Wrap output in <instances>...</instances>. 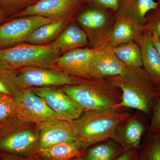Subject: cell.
<instances>
[{"instance_id": "obj_22", "label": "cell", "mask_w": 160, "mask_h": 160, "mask_svg": "<svg viewBox=\"0 0 160 160\" xmlns=\"http://www.w3.org/2000/svg\"><path fill=\"white\" fill-rule=\"evenodd\" d=\"M150 136L139 160H160V131H150Z\"/></svg>"}, {"instance_id": "obj_15", "label": "cell", "mask_w": 160, "mask_h": 160, "mask_svg": "<svg viewBox=\"0 0 160 160\" xmlns=\"http://www.w3.org/2000/svg\"><path fill=\"white\" fill-rule=\"evenodd\" d=\"M88 44L86 33L75 24L68 26L50 44L52 47L65 53L78 48H82Z\"/></svg>"}, {"instance_id": "obj_30", "label": "cell", "mask_w": 160, "mask_h": 160, "mask_svg": "<svg viewBox=\"0 0 160 160\" xmlns=\"http://www.w3.org/2000/svg\"><path fill=\"white\" fill-rule=\"evenodd\" d=\"M114 160H139L137 149H125Z\"/></svg>"}, {"instance_id": "obj_9", "label": "cell", "mask_w": 160, "mask_h": 160, "mask_svg": "<svg viewBox=\"0 0 160 160\" xmlns=\"http://www.w3.org/2000/svg\"><path fill=\"white\" fill-rule=\"evenodd\" d=\"M32 90L42 98L62 120L72 122L77 119L84 111L62 89L46 87Z\"/></svg>"}, {"instance_id": "obj_28", "label": "cell", "mask_w": 160, "mask_h": 160, "mask_svg": "<svg viewBox=\"0 0 160 160\" xmlns=\"http://www.w3.org/2000/svg\"><path fill=\"white\" fill-rule=\"evenodd\" d=\"M92 2L112 10H117L119 8L122 0H90Z\"/></svg>"}, {"instance_id": "obj_8", "label": "cell", "mask_w": 160, "mask_h": 160, "mask_svg": "<svg viewBox=\"0 0 160 160\" xmlns=\"http://www.w3.org/2000/svg\"><path fill=\"white\" fill-rule=\"evenodd\" d=\"M37 125L38 149L60 143L78 141L74 126L71 122L52 118Z\"/></svg>"}, {"instance_id": "obj_11", "label": "cell", "mask_w": 160, "mask_h": 160, "mask_svg": "<svg viewBox=\"0 0 160 160\" xmlns=\"http://www.w3.org/2000/svg\"><path fill=\"white\" fill-rule=\"evenodd\" d=\"M38 131L17 130L0 137V150L13 154L33 156L38 149Z\"/></svg>"}, {"instance_id": "obj_20", "label": "cell", "mask_w": 160, "mask_h": 160, "mask_svg": "<svg viewBox=\"0 0 160 160\" xmlns=\"http://www.w3.org/2000/svg\"><path fill=\"white\" fill-rule=\"evenodd\" d=\"M125 149L112 143L100 144L89 149L85 160H114Z\"/></svg>"}, {"instance_id": "obj_1", "label": "cell", "mask_w": 160, "mask_h": 160, "mask_svg": "<svg viewBox=\"0 0 160 160\" xmlns=\"http://www.w3.org/2000/svg\"><path fill=\"white\" fill-rule=\"evenodd\" d=\"M130 114L119 113L113 109L85 111L72 121L78 141L83 150L89 146L113 137L117 128Z\"/></svg>"}, {"instance_id": "obj_38", "label": "cell", "mask_w": 160, "mask_h": 160, "mask_svg": "<svg viewBox=\"0 0 160 160\" xmlns=\"http://www.w3.org/2000/svg\"><path fill=\"white\" fill-rule=\"evenodd\" d=\"M81 1H82V0H81Z\"/></svg>"}, {"instance_id": "obj_18", "label": "cell", "mask_w": 160, "mask_h": 160, "mask_svg": "<svg viewBox=\"0 0 160 160\" xmlns=\"http://www.w3.org/2000/svg\"><path fill=\"white\" fill-rule=\"evenodd\" d=\"M145 127L137 119H132L126 124L122 132L121 144L125 149H138L141 147V141Z\"/></svg>"}, {"instance_id": "obj_16", "label": "cell", "mask_w": 160, "mask_h": 160, "mask_svg": "<svg viewBox=\"0 0 160 160\" xmlns=\"http://www.w3.org/2000/svg\"><path fill=\"white\" fill-rule=\"evenodd\" d=\"M140 48L146 73L155 84L160 86V57L149 33L141 38Z\"/></svg>"}, {"instance_id": "obj_26", "label": "cell", "mask_w": 160, "mask_h": 160, "mask_svg": "<svg viewBox=\"0 0 160 160\" xmlns=\"http://www.w3.org/2000/svg\"><path fill=\"white\" fill-rule=\"evenodd\" d=\"M93 22L94 29H99L107 22L106 13L102 9L96 8L89 9Z\"/></svg>"}, {"instance_id": "obj_29", "label": "cell", "mask_w": 160, "mask_h": 160, "mask_svg": "<svg viewBox=\"0 0 160 160\" xmlns=\"http://www.w3.org/2000/svg\"><path fill=\"white\" fill-rule=\"evenodd\" d=\"M78 21L80 24L85 28L90 29H94L89 9L83 12L80 15L78 18Z\"/></svg>"}, {"instance_id": "obj_2", "label": "cell", "mask_w": 160, "mask_h": 160, "mask_svg": "<svg viewBox=\"0 0 160 160\" xmlns=\"http://www.w3.org/2000/svg\"><path fill=\"white\" fill-rule=\"evenodd\" d=\"M60 52L50 45L22 43L0 49V66L16 70L25 67H55Z\"/></svg>"}, {"instance_id": "obj_3", "label": "cell", "mask_w": 160, "mask_h": 160, "mask_svg": "<svg viewBox=\"0 0 160 160\" xmlns=\"http://www.w3.org/2000/svg\"><path fill=\"white\" fill-rule=\"evenodd\" d=\"M13 82L19 89L66 86L75 83L68 75L49 68L25 67L13 70Z\"/></svg>"}, {"instance_id": "obj_32", "label": "cell", "mask_w": 160, "mask_h": 160, "mask_svg": "<svg viewBox=\"0 0 160 160\" xmlns=\"http://www.w3.org/2000/svg\"><path fill=\"white\" fill-rule=\"evenodd\" d=\"M0 158L2 160H36L32 158L17 156L14 155L7 153L4 152H0Z\"/></svg>"}, {"instance_id": "obj_25", "label": "cell", "mask_w": 160, "mask_h": 160, "mask_svg": "<svg viewBox=\"0 0 160 160\" xmlns=\"http://www.w3.org/2000/svg\"><path fill=\"white\" fill-rule=\"evenodd\" d=\"M160 2L155 0H134V6L138 20L143 22L150 12L158 8Z\"/></svg>"}, {"instance_id": "obj_10", "label": "cell", "mask_w": 160, "mask_h": 160, "mask_svg": "<svg viewBox=\"0 0 160 160\" xmlns=\"http://www.w3.org/2000/svg\"><path fill=\"white\" fill-rule=\"evenodd\" d=\"M81 0H38L12 16L16 18L37 15L57 20L66 17Z\"/></svg>"}, {"instance_id": "obj_13", "label": "cell", "mask_w": 160, "mask_h": 160, "mask_svg": "<svg viewBox=\"0 0 160 160\" xmlns=\"http://www.w3.org/2000/svg\"><path fill=\"white\" fill-rule=\"evenodd\" d=\"M129 73L125 65L112 50L95 51L90 64L89 76L126 77Z\"/></svg>"}, {"instance_id": "obj_31", "label": "cell", "mask_w": 160, "mask_h": 160, "mask_svg": "<svg viewBox=\"0 0 160 160\" xmlns=\"http://www.w3.org/2000/svg\"><path fill=\"white\" fill-rule=\"evenodd\" d=\"M154 11L157 16L154 22L152 23V31L150 33H154L160 38V4L158 8Z\"/></svg>"}, {"instance_id": "obj_17", "label": "cell", "mask_w": 160, "mask_h": 160, "mask_svg": "<svg viewBox=\"0 0 160 160\" xmlns=\"http://www.w3.org/2000/svg\"><path fill=\"white\" fill-rule=\"evenodd\" d=\"M67 22V17H66L44 24L32 32L25 42L33 45H46L57 38Z\"/></svg>"}, {"instance_id": "obj_14", "label": "cell", "mask_w": 160, "mask_h": 160, "mask_svg": "<svg viewBox=\"0 0 160 160\" xmlns=\"http://www.w3.org/2000/svg\"><path fill=\"white\" fill-rule=\"evenodd\" d=\"M86 152L78 141L64 142L38 149L32 156L40 160H72L84 157Z\"/></svg>"}, {"instance_id": "obj_35", "label": "cell", "mask_w": 160, "mask_h": 160, "mask_svg": "<svg viewBox=\"0 0 160 160\" xmlns=\"http://www.w3.org/2000/svg\"><path fill=\"white\" fill-rule=\"evenodd\" d=\"M72 160H85L84 157H78Z\"/></svg>"}, {"instance_id": "obj_36", "label": "cell", "mask_w": 160, "mask_h": 160, "mask_svg": "<svg viewBox=\"0 0 160 160\" xmlns=\"http://www.w3.org/2000/svg\"><path fill=\"white\" fill-rule=\"evenodd\" d=\"M158 97L160 98V86L159 88L158 89Z\"/></svg>"}, {"instance_id": "obj_4", "label": "cell", "mask_w": 160, "mask_h": 160, "mask_svg": "<svg viewBox=\"0 0 160 160\" xmlns=\"http://www.w3.org/2000/svg\"><path fill=\"white\" fill-rule=\"evenodd\" d=\"M147 73L139 81L136 86L129 83L121 82L118 84L122 89V100L115 108L127 107L148 113L153 103L158 97V89Z\"/></svg>"}, {"instance_id": "obj_34", "label": "cell", "mask_w": 160, "mask_h": 160, "mask_svg": "<svg viewBox=\"0 0 160 160\" xmlns=\"http://www.w3.org/2000/svg\"><path fill=\"white\" fill-rule=\"evenodd\" d=\"M8 16L4 10L0 6V24L4 22Z\"/></svg>"}, {"instance_id": "obj_27", "label": "cell", "mask_w": 160, "mask_h": 160, "mask_svg": "<svg viewBox=\"0 0 160 160\" xmlns=\"http://www.w3.org/2000/svg\"><path fill=\"white\" fill-rule=\"evenodd\" d=\"M149 130L152 132L160 131V98L157 97L155 101L153 114Z\"/></svg>"}, {"instance_id": "obj_24", "label": "cell", "mask_w": 160, "mask_h": 160, "mask_svg": "<svg viewBox=\"0 0 160 160\" xmlns=\"http://www.w3.org/2000/svg\"><path fill=\"white\" fill-rule=\"evenodd\" d=\"M38 0H0V6L7 15L16 14Z\"/></svg>"}, {"instance_id": "obj_12", "label": "cell", "mask_w": 160, "mask_h": 160, "mask_svg": "<svg viewBox=\"0 0 160 160\" xmlns=\"http://www.w3.org/2000/svg\"><path fill=\"white\" fill-rule=\"evenodd\" d=\"M95 50L80 48L65 52L59 57L55 67L67 73L80 77L89 76V68Z\"/></svg>"}, {"instance_id": "obj_5", "label": "cell", "mask_w": 160, "mask_h": 160, "mask_svg": "<svg viewBox=\"0 0 160 160\" xmlns=\"http://www.w3.org/2000/svg\"><path fill=\"white\" fill-rule=\"evenodd\" d=\"M55 20L37 15L15 18L0 24V49L25 42L29 34L40 26Z\"/></svg>"}, {"instance_id": "obj_7", "label": "cell", "mask_w": 160, "mask_h": 160, "mask_svg": "<svg viewBox=\"0 0 160 160\" xmlns=\"http://www.w3.org/2000/svg\"><path fill=\"white\" fill-rule=\"evenodd\" d=\"M61 89L84 111L114 109L118 104L111 97L90 85H66Z\"/></svg>"}, {"instance_id": "obj_21", "label": "cell", "mask_w": 160, "mask_h": 160, "mask_svg": "<svg viewBox=\"0 0 160 160\" xmlns=\"http://www.w3.org/2000/svg\"><path fill=\"white\" fill-rule=\"evenodd\" d=\"M18 120L16 103L11 96L0 93V125Z\"/></svg>"}, {"instance_id": "obj_19", "label": "cell", "mask_w": 160, "mask_h": 160, "mask_svg": "<svg viewBox=\"0 0 160 160\" xmlns=\"http://www.w3.org/2000/svg\"><path fill=\"white\" fill-rule=\"evenodd\" d=\"M113 52L119 60L126 66L139 68L143 66L140 48L131 42H126L113 49Z\"/></svg>"}, {"instance_id": "obj_37", "label": "cell", "mask_w": 160, "mask_h": 160, "mask_svg": "<svg viewBox=\"0 0 160 160\" xmlns=\"http://www.w3.org/2000/svg\"><path fill=\"white\" fill-rule=\"evenodd\" d=\"M158 1H160V0H158Z\"/></svg>"}, {"instance_id": "obj_23", "label": "cell", "mask_w": 160, "mask_h": 160, "mask_svg": "<svg viewBox=\"0 0 160 160\" xmlns=\"http://www.w3.org/2000/svg\"><path fill=\"white\" fill-rule=\"evenodd\" d=\"M13 70L0 66V93L12 97L19 89L13 82Z\"/></svg>"}, {"instance_id": "obj_33", "label": "cell", "mask_w": 160, "mask_h": 160, "mask_svg": "<svg viewBox=\"0 0 160 160\" xmlns=\"http://www.w3.org/2000/svg\"><path fill=\"white\" fill-rule=\"evenodd\" d=\"M149 34L152 41L156 49L157 50L160 57V38L154 33H149Z\"/></svg>"}, {"instance_id": "obj_6", "label": "cell", "mask_w": 160, "mask_h": 160, "mask_svg": "<svg viewBox=\"0 0 160 160\" xmlns=\"http://www.w3.org/2000/svg\"><path fill=\"white\" fill-rule=\"evenodd\" d=\"M13 98L16 103L18 121L38 124L50 119H61L31 89H19Z\"/></svg>"}]
</instances>
